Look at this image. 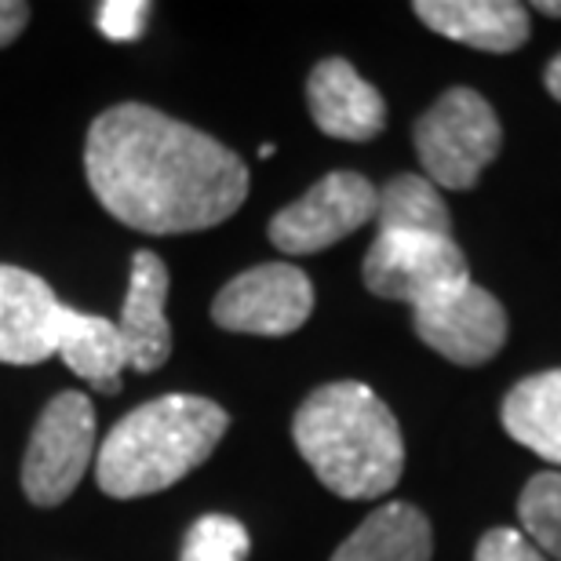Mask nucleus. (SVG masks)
<instances>
[{"instance_id": "obj_23", "label": "nucleus", "mask_w": 561, "mask_h": 561, "mask_svg": "<svg viewBox=\"0 0 561 561\" xmlns=\"http://www.w3.org/2000/svg\"><path fill=\"white\" fill-rule=\"evenodd\" d=\"M543 81H547V92H551L561 103V55H558V59H551V66H547V73H543Z\"/></svg>"}, {"instance_id": "obj_14", "label": "nucleus", "mask_w": 561, "mask_h": 561, "mask_svg": "<svg viewBox=\"0 0 561 561\" xmlns=\"http://www.w3.org/2000/svg\"><path fill=\"white\" fill-rule=\"evenodd\" d=\"M73 376L92 383L99 394H117L121 373L128 368L125 343H121L117 324L99 313H81L62 307L59 313V351Z\"/></svg>"}, {"instance_id": "obj_19", "label": "nucleus", "mask_w": 561, "mask_h": 561, "mask_svg": "<svg viewBox=\"0 0 561 561\" xmlns=\"http://www.w3.org/2000/svg\"><path fill=\"white\" fill-rule=\"evenodd\" d=\"M249 529L230 514H205L190 525L179 561H244L249 558Z\"/></svg>"}, {"instance_id": "obj_13", "label": "nucleus", "mask_w": 561, "mask_h": 561, "mask_svg": "<svg viewBox=\"0 0 561 561\" xmlns=\"http://www.w3.org/2000/svg\"><path fill=\"white\" fill-rule=\"evenodd\" d=\"M412 11L442 37L478 51H518L529 41V11L514 0H416Z\"/></svg>"}, {"instance_id": "obj_8", "label": "nucleus", "mask_w": 561, "mask_h": 561, "mask_svg": "<svg viewBox=\"0 0 561 561\" xmlns=\"http://www.w3.org/2000/svg\"><path fill=\"white\" fill-rule=\"evenodd\" d=\"M313 313L310 277L291 263H260L222 285L211 321L241 335H291Z\"/></svg>"}, {"instance_id": "obj_9", "label": "nucleus", "mask_w": 561, "mask_h": 561, "mask_svg": "<svg viewBox=\"0 0 561 561\" xmlns=\"http://www.w3.org/2000/svg\"><path fill=\"white\" fill-rule=\"evenodd\" d=\"M365 288L379 299L416 307L437 288L467 277V260L453 238L437 233H376L362 263Z\"/></svg>"}, {"instance_id": "obj_11", "label": "nucleus", "mask_w": 561, "mask_h": 561, "mask_svg": "<svg viewBox=\"0 0 561 561\" xmlns=\"http://www.w3.org/2000/svg\"><path fill=\"white\" fill-rule=\"evenodd\" d=\"M310 117L324 136L346 142L376 139L387 125V103L346 59H321L307 81Z\"/></svg>"}, {"instance_id": "obj_17", "label": "nucleus", "mask_w": 561, "mask_h": 561, "mask_svg": "<svg viewBox=\"0 0 561 561\" xmlns=\"http://www.w3.org/2000/svg\"><path fill=\"white\" fill-rule=\"evenodd\" d=\"M379 233H437L453 238V211L426 175H394L376 201Z\"/></svg>"}, {"instance_id": "obj_7", "label": "nucleus", "mask_w": 561, "mask_h": 561, "mask_svg": "<svg viewBox=\"0 0 561 561\" xmlns=\"http://www.w3.org/2000/svg\"><path fill=\"white\" fill-rule=\"evenodd\" d=\"M379 190L357 172H329L271 219V241L285 255H313L376 219Z\"/></svg>"}, {"instance_id": "obj_22", "label": "nucleus", "mask_w": 561, "mask_h": 561, "mask_svg": "<svg viewBox=\"0 0 561 561\" xmlns=\"http://www.w3.org/2000/svg\"><path fill=\"white\" fill-rule=\"evenodd\" d=\"M26 22H30V4H22V0H0V48H8L26 30Z\"/></svg>"}, {"instance_id": "obj_15", "label": "nucleus", "mask_w": 561, "mask_h": 561, "mask_svg": "<svg viewBox=\"0 0 561 561\" xmlns=\"http://www.w3.org/2000/svg\"><path fill=\"white\" fill-rule=\"evenodd\" d=\"M434 533L412 503H387L373 511L340 543L332 561H431Z\"/></svg>"}, {"instance_id": "obj_2", "label": "nucleus", "mask_w": 561, "mask_h": 561, "mask_svg": "<svg viewBox=\"0 0 561 561\" xmlns=\"http://www.w3.org/2000/svg\"><path fill=\"white\" fill-rule=\"evenodd\" d=\"M291 437L321 485L343 500L387 496L405 470L394 412L351 379L313 390L291 420Z\"/></svg>"}, {"instance_id": "obj_18", "label": "nucleus", "mask_w": 561, "mask_h": 561, "mask_svg": "<svg viewBox=\"0 0 561 561\" xmlns=\"http://www.w3.org/2000/svg\"><path fill=\"white\" fill-rule=\"evenodd\" d=\"M518 518L529 540L543 558L561 561V474L543 470L529 478V485L518 496Z\"/></svg>"}, {"instance_id": "obj_24", "label": "nucleus", "mask_w": 561, "mask_h": 561, "mask_svg": "<svg viewBox=\"0 0 561 561\" xmlns=\"http://www.w3.org/2000/svg\"><path fill=\"white\" fill-rule=\"evenodd\" d=\"M533 11H543V15H554V19H561V0H536Z\"/></svg>"}, {"instance_id": "obj_6", "label": "nucleus", "mask_w": 561, "mask_h": 561, "mask_svg": "<svg viewBox=\"0 0 561 561\" xmlns=\"http://www.w3.org/2000/svg\"><path fill=\"white\" fill-rule=\"evenodd\" d=\"M412 324L434 354L463 368L492 362L507 343V310L470 277L420 299L412 307Z\"/></svg>"}, {"instance_id": "obj_5", "label": "nucleus", "mask_w": 561, "mask_h": 561, "mask_svg": "<svg viewBox=\"0 0 561 561\" xmlns=\"http://www.w3.org/2000/svg\"><path fill=\"white\" fill-rule=\"evenodd\" d=\"M95 456V409L88 394L62 390L44 405L22 459V492L37 507H59L81 485Z\"/></svg>"}, {"instance_id": "obj_20", "label": "nucleus", "mask_w": 561, "mask_h": 561, "mask_svg": "<svg viewBox=\"0 0 561 561\" xmlns=\"http://www.w3.org/2000/svg\"><path fill=\"white\" fill-rule=\"evenodd\" d=\"M146 15H150V4H142V0H106V4H99L95 22L110 41L128 44L142 37Z\"/></svg>"}, {"instance_id": "obj_10", "label": "nucleus", "mask_w": 561, "mask_h": 561, "mask_svg": "<svg viewBox=\"0 0 561 561\" xmlns=\"http://www.w3.org/2000/svg\"><path fill=\"white\" fill-rule=\"evenodd\" d=\"M59 313L48 280L0 266V365H41L59 351Z\"/></svg>"}, {"instance_id": "obj_4", "label": "nucleus", "mask_w": 561, "mask_h": 561, "mask_svg": "<svg viewBox=\"0 0 561 561\" xmlns=\"http://www.w3.org/2000/svg\"><path fill=\"white\" fill-rule=\"evenodd\" d=\"M420 164L437 190H470L496 161L503 128L474 88H448L412 128Z\"/></svg>"}, {"instance_id": "obj_12", "label": "nucleus", "mask_w": 561, "mask_h": 561, "mask_svg": "<svg viewBox=\"0 0 561 561\" xmlns=\"http://www.w3.org/2000/svg\"><path fill=\"white\" fill-rule=\"evenodd\" d=\"M168 299V266L161 255L136 252L131 255V285L121 310L117 332L125 343L128 368L136 373H157L172 357V324L164 318Z\"/></svg>"}, {"instance_id": "obj_1", "label": "nucleus", "mask_w": 561, "mask_h": 561, "mask_svg": "<svg viewBox=\"0 0 561 561\" xmlns=\"http://www.w3.org/2000/svg\"><path fill=\"white\" fill-rule=\"evenodd\" d=\"M84 172L110 216L153 238L211 230L249 197V168L238 153L142 103L95 117Z\"/></svg>"}, {"instance_id": "obj_3", "label": "nucleus", "mask_w": 561, "mask_h": 561, "mask_svg": "<svg viewBox=\"0 0 561 561\" xmlns=\"http://www.w3.org/2000/svg\"><path fill=\"white\" fill-rule=\"evenodd\" d=\"M227 409L197 394H168L128 412L95 453L99 489L114 500L172 489L216 453L227 434Z\"/></svg>"}, {"instance_id": "obj_16", "label": "nucleus", "mask_w": 561, "mask_h": 561, "mask_svg": "<svg viewBox=\"0 0 561 561\" xmlns=\"http://www.w3.org/2000/svg\"><path fill=\"white\" fill-rule=\"evenodd\" d=\"M500 416L514 442L561 467V368L514 383Z\"/></svg>"}, {"instance_id": "obj_21", "label": "nucleus", "mask_w": 561, "mask_h": 561, "mask_svg": "<svg viewBox=\"0 0 561 561\" xmlns=\"http://www.w3.org/2000/svg\"><path fill=\"white\" fill-rule=\"evenodd\" d=\"M474 561H547L518 529H489L481 536Z\"/></svg>"}]
</instances>
